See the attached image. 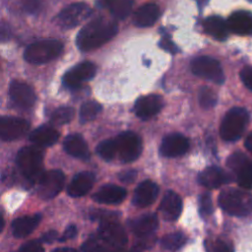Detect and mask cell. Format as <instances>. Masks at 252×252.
Here are the masks:
<instances>
[{"mask_svg":"<svg viewBox=\"0 0 252 252\" xmlns=\"http://www.w3.org/2000/svg\"><path fill=\"white\" fill-rule=\"evenodd\" d=\"M127 243L124 228L114 220L101 221L95 234L83 244V252H119Z\"/></svg>","mask_w":252,"mask_h":252,"instance_id":"6da1fadb","label":"cell"},{"mask_svg":"<svg viewBox=\"0 0 252 252\" xmlns=\"http://www.w3.org/2000/svg\"><path fill=\"white\" fill-rule=\"evenodd\" d=\"M117 24L104 18H97L84 26L76 39L82 51H90L109 41L117 32Z\"/></svg>","mask_w":252,"mask_h":252,"instance_id":"7a4b0ae2","label":"cell"},{"mask_svg":"<svg viewBox=\"0 0 252 252\" xmlns=\"http://www.w3.org/2000/svg\"><path fill=\"white\" fill-rule=\"evenodd\" d=\"M219 205L229 215L243 217L252 212V195L244 190L227 188L220 194Z\"/></svg>","mask_w":252,"mask_h":252,"instance_id":"3957f363","label":"cell"},{"mask_svg":"<svg viewBox=\"0 0 252 252\" xmlns=\"http://www.w3.org/2000/svg\"><path fill=\"white\" fill-rule=\"evenodd\" d=\"M17 164L22 174L31 182H36L43 174V156L35 147H24L17 155Z\"/></svg>","mask_w":252,"mask_h":252,"instance_id":"277c9868","label":"cell"},{"mask_svg":"<svg viewBox=\"0 0 252 252\" xmlns=\"http://www.w3.org/2000/svg\"><path fill=\"white\" fill-rule=\"evenodd\" d=\"M63 50V44L57 39H41L30 44L25 52L26 61L32 64H44L58 57Z\"/></svg>","mask_w":252,"mask_h":252,"instance_id":"5b68a950","label":"cell"},{"mask_svg":"<svg viewBox=\"0 0 252 252\" xmlns=\"http://www.w3.org/2000/svg\"><path fill=\"white\" fill-rule=\"evenodd\" d=\"M249 120L248 112L243 107H233L224 115L220 127V134L224 141L233 142L238 140L246 128Z\"/></svg>","mask_w":252,"mask_h":252,"instance_id":"8992f818","label":"cell"},{"mask_svg":"<svg viewBox=\"0 0 252 252\" xmlns=\"http://www.w3.org/2000/svg\"><path fill=\"white\" fill-rule=\"evenodd\" d=\"M117 146V155L120 160L131 162L136 160L143 150L141 138L132 131H126L117 136L115 139Z\"/></svg>","mask_w":252,"mask_h":252,"instance_id":"52a82bcc","label":"cell"},{"mask_svg":"<svg viewBox=\"0 0 252 252\" xmlns=\"http://www.w3.org/2000/svg\"><path fill=\"white\" fill-rule=\"evenodd\" d=\"M191 70L196 76L213 81L216 84L220 85L224 82V75L220 62L211 56L195 58L191 63Z\"/></svg>","mask_w":252,"mask_h":252,"instance_id":"ba28073f","label":"cell"},{"mask_svg":"<svg viewBox=\"0 0 252 252\" xmlns=\"http://www.w3.org/2000/svg\"><path fill=\"white\" fill-rule=\"evenodd\" d=\"M64 183L65 175L61 170L44 171L37 181V195L42 200L52 199L62 190Z\"/></svg>","mask_w":252,"mask_h":252,"instance_id":"9c48e42d","label":"cell"},{"mask_svg":"<svg viewBox=\"0 0 252 252\" xmlns=\"http://www.w3.org/2000/svg\"><path fill=\"white\" fill-rule=\"evenodd\" d=\"M91 14L92 9L89 5L82 2L73 3L65 7L58 14L57 22L58 25L62 28L71 29L81 24L83 21L89 18Z\"/></svg>","mask_w":252,"mask_h":252,"instance_id":"30bf717a","label":"cell"},{"mask_svg":"<svg viewBox=\"0 0 252 252\" xmlns=\"http://www.w3.org/2000/svg\"><path fill=\"white\" fill-rule=\"evenodd\" d=\"M96 73V66L92 62H82L70 69L63 77V84L66 88L76 90L83 83L92 80Z\"/></svg>","mask_w":252,"mask_h":252,"instance_id":"8fae6325","label":"cell"},{"mask_svg":"<svg viewBox=\"0 0 252 252\" xmlns=\"http://www.w3.org/2000/svg\"><path fill=\"white\" fill-rule=\"evenodd\" d=\"M30 129L26 119L13 116H0V140L13 141L23 137Z\"/></svg>","mask_w":252,"mask_h":252,"instance_id":"7c38bea8","label":"cell"},{"mask_svg":"<svg viewBox=\"0 0 252 252\" xmlns=\"http://www.w3.org/2000/svg\"><path fill=\"white\" fill-rule=\"evenodd\" d=\"M189 149V141L179 133H172L165 136L161 142L159 152L166 158L183 156Z\"/></svg>","mask_w":252,"mask_h":252,"instance_id":"4fadbf2b","label":"cell"},{"mask_svg":"<svg viewBox=\"0 0 252 252\" xmlns=\"http://www.w3.org/2000/svg\"><path fill=\"white\" fill-rule=\"evenodd\" d=\"M9 94L13 102L21 108L32 107L36 99L33 90L28 84L20 81L11 82Z\"/></svg>","mask_w":252,"mask_h":252,"instance_id":"5bb4252c","label":"cell"},{"mask_svg":"<svg viewBox=\"0 0 252 252\" xmlns=\"http://www.w3.org/2000/svg\"><path fill=\"white\" fill-rule=\"evenodd\" d=\"M162 97L158 94H148L137 99L134 105L135 114L142 120H148L158 114L162 108Z\"/></svg>","mask_w":252,"mask_h":252,"instance_id":"9a60e30c","label":"cell"},{"mask_svg":"<svg viewBox=\"0 0 252 252\" xmlns=\"http://www.w3.org/2000/svg\"><path fill=\"white\" fill-rule=\"evenodd\" d=\"M158 192L159 188L157 183L152 180H145L136 188L133 196V203L140 208L148 207L156 201Z\"/></svg>","mask_w":252,"mask_h":252,"instance_id":"2e32d148","label":"cell"},{"mask_svg":"<svg viewBox=\"0 0 252 252\" xmlns=\"http://www.w3.org/2000/svg\"><path fill=\"white\" fill-rule=\"evenodd\" d=\"M201 185L209 189H215L231 181V175L218 166H210L204 169L198 176Z\"/></svg>","mask_w":252,"mask_h":252,"instance_id":"e0dca14e","label":"cell"},{"mask_svg":"<svg viewBox=\"0 0 252 252\" xmlns=\"http://www.w3.org/2000/svg\"><path fill=\"white\" fill-rule=\"evenodd\" d=\"M159 212L164 220L168 221L176 220L182 212V200L180 196L173 191H167L160 202Z\"/></svg>","mask_w":252,"mask_h":252,"instance_id":"ac0fdd59","label":"cell"},{"mask_svg":"<svg viewBox=\"0 0 252 252\" xmlns=\"http://www.w3.org/2000/svg\"><path fill=\"white\" fill-rule=\"evenodd\" d=\"M158 224V217L156 214H146L143 215L130 222L131 229L133 232L141 239H147L153 237Z\"/></svg>","mask_w":252,"mask_h":252,"instance_id":"d6986e66","label":"cell"},{"mask_svg":"<svg viewBox=\"0 0 252 252\" xmlns=\"http://www.w3.org/2000/svg\"><path fill=\"white\" fill-rule=\"evenodd\" d=\"M228 30L239 35L252 34V13L236 11L227 20Z\"/></svg>","mask_w":252,"mask_h":252,"instance_id":"ffe728a7","label":"cell"},{"mask_svg":"<svg viewBox=\"0 0 252 252\" xmlns=\"http://www.w3.org/2000/svg\"><path fill=\"white\" fill-rule=\"evenodd\" d=\"M126 194V190L121 186L105 184L93 195V199L102 204H118L125 199Z\"/></svg>","mask_w":252,"mask_h":252,"instance_id":"44dd1931","label":"cell"},{"mask_svg":"<svg viewBox=\"0 0 252 252\" xmlns=\"http://www.w3.org/2000/svg\"><path fill=\"white\" fill-rule=\"evenodd\" d=\"M63 148L67 154L70 156L87 160L90 158V150L84 140V138L79 134H70L68 135L63 142Z\"/></svg>","mask_w":252,"mask_h":252,"instance_id":"7402d4cb","label":"cell"},{"mask_svg":"<svg viewBox=\"0 0 252 252\" xmlns=\"http://www.w3.org/2000/svg\"><path fill=\"white\" fill-rule=\"evenodd\" d=\"M94 183V175L89 171H83L74 176L70 182L67 192L71 197H82L86 195Z\"/></svg>","mask_w":252,"mask_h":252,"instance_id":"603a6c76","label":"cell"},{"mask_svg":"<svg viewBox=\"0 0 252 252\" xmlns=\"http://www.w3.org/2000/svg\"><path fill=\"white\" fill-rule=\"evenodd\" d=\"M41 216L39 214L32 216H24L16 219L12 222V232L15 237L23 238L31 234L40 222Z\"/></svg>","mask_w":252,"mask_h":252,"instance_id":"cb8c5ba5","label":"cell"},{"mask_svg":"<svg viewBox=\"0 0 252 252\" xmlns=\"http://www.w3.org/2000/svg\"><path fill=\"white\" fill-rule=\"evenodd\" d=\"M159 17V8L154 3H148L141 6L133 17L134 24L140 28L153 26Z\"/></svg>","mask_w":252,"mask_h":252,"instance_id":"d4e9b609","label":"cell"},{"mask_svg":"<svg viewBox=\"0 0 252 252\" xmlns=\"http://www.w3.org/2000/svg\"><path fill=\"white\" fill-rule=\"evenodd\" d=\"M59 138L58 131L48 125H42L34 129L30 134V140L36 146L49 147L57 142Z\"/></svg>","mask_w":252,"mask_h":252,"instance_id":"484cf974","label":"cell"},{"mask_svg":"<svg viewBox=\"0 0 252 252\" xmlns=\"http://www.w3.org/2000/svg\"><path fill=\"white\" fill-rule=\"evenodd\" d=\"M204 29L207 33L218 40H224L228 35L227 24L218 16H212L204 21Z\"/></svg>","mask_w":252,"mask_h":252,"instance_id":"4316f807","label":"cell"},{"mask_svg":"<svg viewBox=\"0 0 252 252\" xmlns=\"http://www.w3.org/2000/svg\"><path fill=\"white\" fill-rule=\"evenodd\" d=\"M102 2L111 15L118 20L127 18L133 6V0H102Z\"/></svg>","mask_w":252,"mask_h":252,"instance_id":"83f0119b","label":"cell"},{"mask_svg":"<svg viewBox=\"0 0 252 252\" xmlns=\"http://www.w3.org/2000/svg\"><path fill=\"white\" fill-rule=\"evenodd\" d=\"M101 111V105L94 101L90 100L82 104L80 109V121L82 123H87L94 120Z\"/></svg>","mask_w":252,"mask_h":252,"instance_id":"f1b7e54d","label":"cell"},{"mask_svg":"<svg viewBox=\"0 0 252 252\" xmlns=\"http://www.w3.org/2000/svg\"><path fill=\"white\" fill-rule=\"evenodd\" d=\"M186 236L182 232H172L164 235L161 238V246L164 249L175 251L181 248L186 243Z\"/></svg>","mask_w":252,"mask_h":252,"instance_id":"f546056e","label":"cell"},{"mask_svg":"<svg viewBox=\"0 0 252 252\" xmlns=\"http://www.w3.org/2000/svg\"><path fill=\"white\" fill-rule=\"evenodd\" d=\"M238 184L244 189L252 188V160H247L235 171Z\"/></svg>","mask_w":252,"mask_h":252,"instance_id":"4dcf8cb0","label":"cell"},{"mask_svg":"<svg viewBox=\"0 0 252 252\" xmlns=\"http://www.w3.org/2000/svg\"><path fill=\"white\" fill-rule=\"evenodd\" d=\"M74 109L70 106H61L56 108L50 117V121L55 125H63L69 123L74 117Z\"/></svg>","mask_w":252,"mask_h":252,"instance_id":"1f68e13d","label":"cell"},{"mask_svg":"<svg viewBox=\"0 0 252 252\" xmlns=\"http://www.w3.org/2000/svg\"><path fill=\"white\" fill-rule=\"evenodd\" d=\"M96 153L106 161L113 159L117 154V146L115 140L109 139L99 143L96 147Z\"/></svg>","mask_w":252,"mask_h":252,"instance_id":"d6a6232c","label":"cell"},{"mask_svg":"<svg viewBox=\"0 0 252 252\" xmlns=\"http://www.w3.org/2000/svg\"><path fill=\"white\" fill-rule=\"evenodd\" d=\"M199 103L203 108H212L218 101V95L214 90L209 87H202L198 94Z\"/></svg>","mask_w":252,"mask_h":252,"instance_id":"836d02e7","label":"cell"},{"mask_svg":"<svg viewBox=\"0 0 252 252\" xmlns=\"http://www.w3.org/2000/svg\"><path fill=\"white\" fill-rule=\"evenodd\" d=\"M207 249L209 252H234L232 245L222 239H216L211 243H207Z\"/></svg>","mask_w":252,"mask_h":252,"instance_id":"e575fe53","label":"cell"},{"mask_svg":"<svg viewBox=\"0 0 252 252\" xmlns=\"http://www.w3.org/2000/svg\"><path fill=\"white\" fill-rule=\"evenodd\" d=\"M247 157L242 154L241 152H237V153H233L231 156H229V158H227L226 164L227 166L232 169L233 171H236L246 160H247Z\"/></svg>","mask_w":252,"mask_h":252,"instance_id":"d590c367","label":"cell"},{"mask_svg":"<svg viewBox=\"0 0 252 252\" xmlns=\"http://www.w3.org/2000/svg\"><path fill=\"white\" fill-rule=\"evenodd\" d=\"M199 208L203 216H209L213 213V203L209 193H203L199 197Z\"/></svg>","mask_w":252,"mask_h":252,"instance_id":"8d00e7d4","label":"cell"},{"mask_svg":"<svg viewBox=\"0 0 252 252\" xmlns=\"http://www.w3.org/2000/svg\"><path fill=\"white\" fill-rule=\"evenodd\" d=\"M23 8L30 14H37L41 9V0H22Z\"/></svg>","mask_w":252,"mask_h":252,"instance_id":"74e56055","label":"cell"},{"mask_svg":"<svg viewBox=\"0 0 252 252\" xmlns=\"http://www.w3.org/2000/svg\"><path fill=\"white\" fill-rule=\"evenodd\" d=\"M17 252H44L40 241H30L22 245Z\"/></svg>","mask_w":252,"mask_h":252,"instance_id":"f35d334b","label":"cell"},{"mask_svg":"<svg viewBox=\"0 0 252 252\" xmlns=\"http://www.w3.org/2000/svg\"><path fill=\"white\" fill-rule=\"evenodd\" d=\"M240 78L245 87L252 91V66L244 67L240 72Z\"/></svg>","mask_w":252,"mask_h":252,"instance_id":"ab89813d","label":"cell"},{"mask_svg":"<svg viewBox=\"0 0 252 252\" xmlns=\"http://www.w3.org/2000/svg\"><path fill=\"white\" fill-rule=\"evenodd\" d=\"M116 213L113 212H100V211H94V213L91 214V218L94 220H100L101 221H105V220H114L116 217Z\"/></svg>","mask_w":252,"mask_h":252,"instance_id":"60d3db41","label":"cell"},{"mask_svg":"<svg viewBox=\"0 0 252 252\" xmlns=\"http://www.w3.org/2000/svg\"><path fill=\"white\" fill-rule=\"evenodd\" d=\"M159 45L161 48H163L164 50L175 54L176 52H178V48L175 45V43L169 38V36H163L159 42Z\"/></svg>","mask_w":252,"mask_h":252,"instance_id":"b9f144b4","label":"cell"},{"mask_svg":"<svg viewBox=\"0 0 252 252\" xmlns=\"http://www.w3.org/2000/svg\"><path fill=\"white\" fill-rule=\"evenodd\" d=\"M136 176H137V171L134 169H130V170L121 172L119 174V179L124 183H131L135 180Z\"/></svg>","mask_w":252,"mask_h":252,"instance_id":"7bdbcfd3","label":"cell"},{"mask_svg":"<svg viewBox=\"0 0 252 252\" xmlns=\"http://www.w3.org/2000/svg\"><path fill=\"white\" fill-rule=\"evenodd\" d=\"M76 234H77V227H76V225L71 224V225H69V226L65 229V231H64L63 234H62V236L59 237L58 240H59V241H66V240H69V239L75 237Z\"/></svg>","mask_w":252,"mask_h":252,"instance_id":"ee69618b","label":"cell"},{"mask_svg":"<svg viewBox=\"0 0 252 252\" xmlns=\"http://www.w3.org/2000/svg\"><path fill=\"white\" fill-rule=\"evenodd\" d=\"M57 238V232L55 230H49L45 232L39 239L40 242H46V243H51Z\"/></svg>","mask_w":252,"mask_h":252,"instance_id":"f6af8a7d","label":"cell"},{"mask_svg":"<svg viewBox=\"0 0 252 252\" xmlns=\"http://www.w3.org/2000/svg\"><path fill=\"white\" fill-rule=\"evenodd\" d=\"M245 147L250 153H252V132L245 139Z\"/></svg>","mask_w":252,"mask_h":252,"instance_id":"bcb514c9","label":"cell"},{"mask_svg":"<svg viewBox=\"0 0 252 252\" xmlns=\"http://www.w3.org/2000/svg\"><path fill=\"white\" fill-rule=\"evenodd\" d=\"M52 252H77V251L70 247H61V248L54 249Z\"/></svg>","mask_w":252,"mask_h":252,"instance_id":"7dc6e473","label":"cell"},{"mask_svg":"<svg viewBox=\"0 0 252 252\" xmlns=\"http://www.w3.org/2000/svg\"><path fill=\"white\" fill-rule=\"evenodd\" d=\"M4 223H5V221H4V219H3L2 215L0 214V232L2 231V229H3V227H4Z\"/></svg>","mask_w":252,"mask_h":252,"instance_id":"c3c4849f","label":"cell"},{"mask_svg":"<svg viewBox=\"0 0 252 252\" xmlns=\"http://www.w3.org/2000/svg\"><path fill=\"white\" fill-rule=\"evenodd\" d=\"M208 1H209V0H197V2H198V4H199L200 7H202L203 5H206Z\"/></svg>","mask_w":252,"mask_h":252,"instance_id":"681fc988","label":"cell"},{"mask_svg":"<svg viewBox=\"0 0 252 252\" xmlns=\"http://www.w3.org/2000/svg\"><path fill=\"white\" fill-rule=\"evenodd\" d=\"M128 252H140V251L137 250V249H132V250H130V251H128Z\"/></svg>","mask_w":252,"mask_h":252,"instance_id":"f907efd6","label":"cell"}]
</instances>
